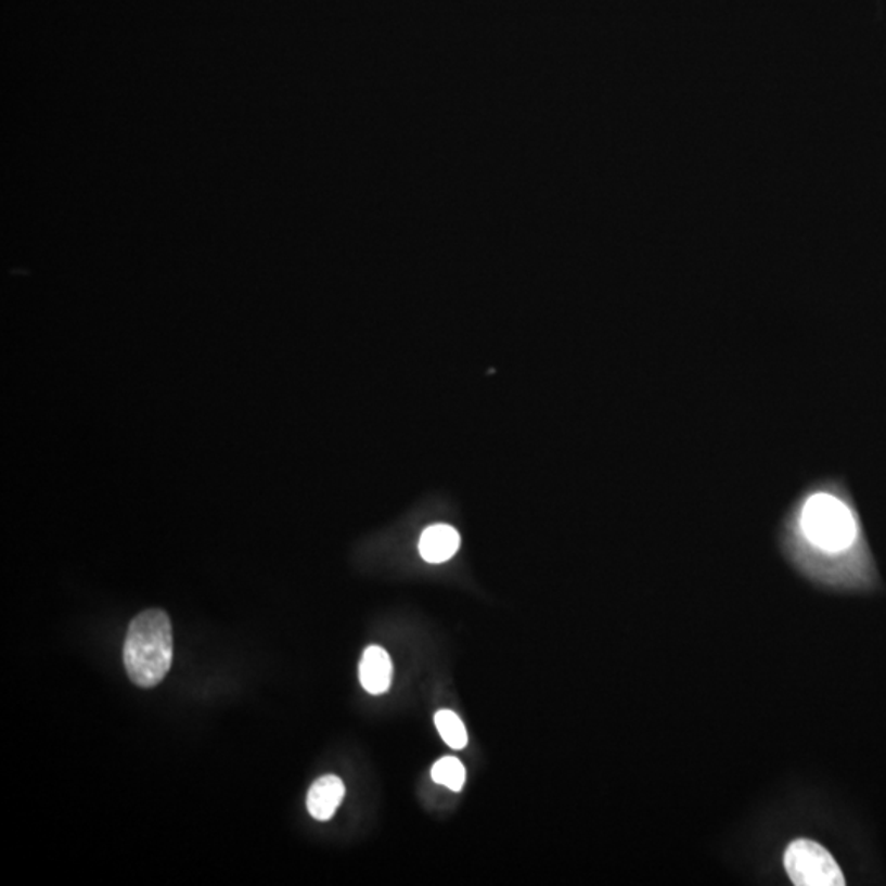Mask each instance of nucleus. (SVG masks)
<instances>
[{
  "label": "nucleus",
  "instance_id": "obj_7",
  "mask_svg": "<svg viewBox=\"0 0 886 886\" xmlns=\"http://www.w3.org/2000/svg\"><path fill=\"white\" fill-rule=\"evenodd\" d=\"M435 726H437L438 734L441 735V739L450 748L462 750L468 744L465 724L455 712L441 709L435 715Z\"/></svg>",
  "mask_w": 886,
  "mask_h": 886
},
{
  "label": "nucleus",
  "instance_id": "obj_4",
  "mask_svg": "<svg viewBox=\"0 0 886 886\" xmlns=\"http://www.w3.org/2000/svg\"><path fill=\"white\" fill-rule=\"evenodd\" d=\"M393 662L388 652L380 645H371L360 662V683L370 694L386 693L391 688Z\"/></svg>",
  "mask_w": 886,
  "mask_h": 886
},
{
  "label": "nucleus",
  "instance_id": "obj_1",
  "mask_svg": "<svg viewBox=\"0 0 886 886\" xmlns=\"http://www.w3.org/2000/svg\"><path fill=\"white\" fill-rule=\"evenodd\" d=\"M780 539L796 568L811 580L839 583L849 577L860 524L843 481L822 476L806 483L788 505Z\"/></svg>",
  "mask_w": 886,
  "mask_h": 886
},
{
  "label": "nucleus",
  "instance_id": "obj_5",
  "mask_svg": "<svg viewBox=\"0 0 886 886\" xmlns=\"http://www.w3.org/2000/svg\"><path fill=\"white\" fill-rule=\"evenodd\" d=\"M344 796L345 785L338 776H321L307 793V809L313 819L329 821L344 801Z\"/></svg>",
  "mask_w": 886,
  "mask_h": 886
},
{
  "label": "nucleus",
  "instance_id": "obj_3",
  "mask_svg": "<svg viewBox=\"0 0 886 886\" xmlns=\"http://www.w3.org/2000/svg\"><path fill=\"white\" fill-rule=\"evenodd\" d=\"M785 869L796 886L846 885L836 860L814 840L799 839L789 844L785 852Z\"/></svg>",
  "mask_w": 886,
  "mask_h": 886
},
{
  "label": "nucleus",
  "instance_id": "obj_2",
  "mask_svg": "<svg viewBox=\"0 0 886 886\" xmlns=\"http://www.w3.org/2000/svg\"><path fill=\"white\" fill-rule=\"evenodd\" d=\"M172 664V626L162 609L133 617L124 644V665L133 684L153 688L165 680Z\"/></svg>",
  "mask_w": 886,
  "mask_h": 886
},
{
  "label": "nucleus",
  "instance_id": "obj_6",
  "mask_svg": "<svg viewBox=\"0 0 886 886\" xmlns=\"http://www.w3.org/2000/svg\"><path fill=\"white\" fill-rule=\"evenodd\" d=\"M460 547V534L447 524H435L422 534L419 552L428 563H444L452 558Z\"/></svg>",
  "mask_w": 886,
  "mask_h": 886
},
{
  "label": "nucleus",
  "instance_id": "obj_8",
  "mask_svg": "<svg viewBox=\"0 0 886 886\" xmlns=\"http://www.w3.org/2000/svg\"><path fill=\"white\" fill-rule=\"evenodd\" d=\"M432 780L438 785L447 786L452 792H462L466 772L463 763L455 757H444L432 767Z\"/></svg>",
  "mask_w": 886,
  "mask_h": 886
}]
</instances>
